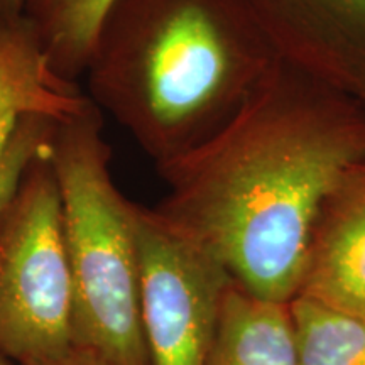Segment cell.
Returning a JSON list of instances; mask_svg holds the SVG:
<instances>
[{"mask_svg": "<svg viewBox=\"0 0 365 365\" xmlns=\"http://www.w3.org/2000/svg\"><path fill=\"white\" fill-rule=\"evenodd\" d=\"M365 166V102L277 59L230 122L156 166V208L259 298L299 293L323 205Z\"/></svg>", "mask_w": 365, "mask_h": 365, "instance_id": "cell-1", "label": "cell"}, {"mask_svg": "<svg viewBox=\"0 0 365 365\" xmlns=\"http://www.w3.org/2000/svg\"><path fill=\"white\" fill-rule=\"evenodd\" d=\"M276 61L239 0H115L85 76L159 166L220 132Z\"/></svg>", "mask_w": 365, "mask_h": 365, "instance_id": "cell-2", "label": "cell"}, {"mask_svg": "<svg viewBox=\"0 0 365 365\" xmlns=\"http://www.w3.org/2000/svg\"><path fill=\"white\" fill-rule=\"evenodd\" d=\"M49 158L73 286V344L113 365H149L140 319L135 203L112 178V150L91 100L53 127Z\"/></svg>", "mask_w": 365, "mask_h": 365, "instance_id": "cell-3", "label": "cell"}, {"mask_svg": "<svg viewBox=\"0 0 365 365\" xmlns=\"http://www.w3.org/2000/svg\"><path fill=\"white\" fill-rule=\"evenodd\" d=\"M71 344V272L48 143L0 212V354L27 365Z\"/></svg>", "mask_w": 365, "mask_h": 365, "instance_id": "cell-4", "label": "cell"}, {"mask_svg": "<svg viewBox=\"0 0 365 365\" xmlns=\"http://www.w3.org/2000/svg\"><path fill=\"white\" fill-rule=\"evenodd\" d=\"M135 232L149 365H207L234 279L205 245L156 208L135 205Z\"/></svg>", "mask_w": 365, "mask_h": 365, "instance_id": "cell-5", "label": "cell"}, {"mask_svg": "<svg viewBox=\"0 0 365 365\" xmlns=\"http://www.w3.org/2000/svg\"><path fill=\"white\" fill-rule=\"evenodd\" d=\"M277 59L365 102V0H239Z\"/></svg>", "mask_w": 365, "mask_h": 365, "instance_id": "cell-6", "label": "cell"}, {"mask_svg": "<svg viewBox=\"0 0 365 365\" xmlns=\"http://www.w3.org/2000/svg\"><path fill=\"white\" fill-rule=\"evenodd\" d=\"M296 298L365 319V166L323 205Z\"/></svg>", "mask_w": 365, "mask_h": 365, "instance_id": "cell-7", "label": "cell"}, {"mask_svg": "<svg viewBox=\"0 0 365 365\" xmlns=\"http://www.w3.org/2000/svg\"><path fill=\"white\" fill-rule=\"evenodd\" d=\"M88 100L78 85L51 70L26 16H0V161L24 118L65 120Z\"/></svg>", "mask_w": 365, "mask_h": 365, "instance_id": "cell-8", "label": "cell"}, {"mask_svg": "<svg viewBox=\"0 0 365 365\" xmlns=\"http://www.w3.org/2000/svg\"><path fill=\"white\" fill-rule=\"evenodd\" d=\"M207 365H301L289 303L227 287Z\"/></svg>", "mask_w": 365, "mask_h": 365, "instance_id": "cell-9", "label": "cell"}, {"mask_svg": "<svg viewBox=\"0 0 365 365\" xmlns=\"http://www.w3.org/2000/svg\"><path fill=\"white\" fill-rule=\"evenodd\" d=\"M115 0H31L29 19L49 66L76 83L85 75L100 26Z\"/></svg>", "mask_w": 365, "mask_h": 365, "instance_id": "cell-10", "label": "cell"}, {"mask_svg": "<svg viewBox=\"0 0 365 365\" xmlns=\"http://www.w3.org/2000/svg\"><path fill=\"white\" fill-rule=\"evenodd\" d=\"M289 307L301 365H365V319L304 298Z\"/></svg>", "mask_w": 365, "mask_h": 365, "instance_id": "cell-11", "label": "cell"}, {"mask_svg": "<svg viewBox=\"0 0 365 365\" xmlns=\"http://www.w3.org/2000/svg\"><path fill=\"white\" fill-rule=\"evenodd\" d=\"M56 120L31 115L17 127L9 150L0 161V212L16 193L31 161L49 143Z\"/></svg>", "mask_w": 365, "mask_h": 365, "instance_id": "cell-12", "label": "cell"}, {"mask_svg": "<svg viewBox=\"0 0 365 365\" xmlns=\"http://www.w3.org/2000/svg\"><path fill=\"white\" fill-rule=\"evenodd\" d=\"M27 365H113L108 362L102 355L93 352L91 349H86L83 345L71 344L61 350L59 354L49 355V357L36 360L33 364Z\"/></svg>", "mask_w": 365, "mask_h": 365, "instance_id": "cell-13", "label": "cell"}, {"mask_svg": "<svg viewBox=\"0 0 365 365\" xmlns=\"http://www.w3.org/2000/svg\"><path fill=\"white\" fill-rule=\"evenodd\" d=\"M31 0H0V16L21 17L26 14V9Z\"/></svg>", "mask_w": 365, "mask_h": 365, "instance_id": "cell-14", "label": "cell"}, {"mask_svg": "<svg viewBox=\"0 0 365 365\" xmlns=\"http://www.w3.org/2000/svg\"><path fill=\"white\" fill-rule=\"evenodd\" d=\"M0 365H17V364H14L12 360H9L7 357H4V355L0 354Z\"/></svg>", "mask_w": 365, "mask_h": 365, "instance_id": "cell-15", "label": "cell"}]
</instances>
